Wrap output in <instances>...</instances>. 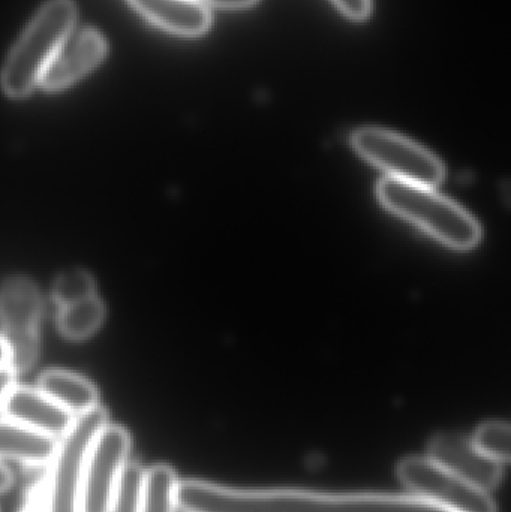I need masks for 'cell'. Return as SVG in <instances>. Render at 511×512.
I'll use <instances>...</instances> for the list:
<instances>
[{
  "label": "cell",
  "instance_id": "obj_2",
  "mask_svg": "<svg viewBox=\"0 0 511 512\" xmlns=\"http://www.w3.org/2000/svg\"><path fill=\"white\" fill-rule=\"evenodd\" d=\"M377 194L389 212L411 222L449 248L470 251L482 240L479 222L467 210L437 194L434 188L386 177L378 185Z\"/></svg>",
  "mask_w": 511,
  "mask_h": 512
},
{
  "label": "cell",
  "instance_id": "obj_4",
  "mask_svg": "<svg viewBox=\"0 0 511 512\" xmlns=\"http://www.w3.org/2000/svg\"><path fill=\"white\" fill-rule=\"evenodd\" d=\"M351 144L366 162L386 171L390 179L435 188L446 176L437 156L395 132L362 128L354 132Z\"/></svg>",
  "mask_w": 511,
  "mask_h": 512
},
{
  "label": "cell",
  "instance_id": "obj_12",
  "mask_svg": "<svg viewBox=\"0 0 511 512\" xmlns=\"http://www.w3.org/2000/svg\"><path fill=\"white\" fill-rule=\"evenodd\" d=\"M57 439L35 432L8 418H0V460L47 466L56 456Z\"/></svg>",
  "mask_w": 511,
  "mask_h": 512
},
{
  "label": "cell",
  "instance_id": "obj_10",
  "mask_svg": "<svg viewBox=\"0 0 511 512\" xmlns=\"http://www.w3.org/2000/svg\"><path fill=\"white\" fill-rule=\"evenodd\" d=\"M2 411L8 420L56 439L69 433L75 420L74 415L45 396L39 388L17 385L6 397Z\"/></svg>",
  "mask_w": 511,
  "mask_h": 512
},
{
  "label": "cell",
  "instance_id": "obj_6",
  "mask_svg": "<svg viewBox=\"0 0 511 512\" xmlns=\"http://www.w3.org/2000/svg\"><path fill=\"white\" fill-rule=\"evenodd\" d=\"M398 477L419 498L450 512H497L485 490L432 462L429 457H407L398 465Z\"/></svg>",
  "mask_w": 511,
  "mask_h": 512
},
{
  "label": "cell",
  "instance_id": "obj_3",
  "mask_svg": "<svg viewBox=\"0 0 511 512\" xmlns=\"http://www.w3.org/2000/svg\"><path fill=\"white\" fill-rule=\"evenodd\" d=\"M75 20L72 0H48L39 9L0 72V86L9 98H24L39 86L48 62L75 27Z\"/></svg>",
  "mask_w": 511,
  "mask_h": 512
},
{
  "label": "cell",
  "instance_id": "obj_18",
  "mask_svg": "<svg viewBox=\"0 0 511 512\" xmlns=\"http://www.w3.org/2000/svg\"><path fill=\"white\" fill-rule=\"evenodd\" d=\"M471 442L480 453L495 462L504 463L510 459V426L504 421H489L482 424Z\"/></svg>",
  "mask_w": 511,
  "mask_h": 512
},
{
  "label": "cell",
  "instance_id": "obj_21",
  "mask_svg": "<svg viewBox=\"0 0 511 512\" xmlns=\"http://www.w3.org/2000/svg\"><path fill=\"white\" fill-rule=\"evenodd\" d=\"M203 2L219 9H243L249 8L258 0H203Z\"/></svg>",
  "mask_w": 511,
  "mask_h": 512
},
{
  "label": "cell",
  "instance_id": "obj_5",
  "mask_svg": "<svg viewBox=\"0 0 511 512\" xmlns=\"http://www.w3.org/2000/svg\"><path fill=\"white\" fill-rule=\"evenodd\" d=\"M44 303L32 279L14 276L0 286V325L15 372L32 369L41 349Z\"/></svg>",
  "mask_w": 511,
  "mask_h": 512
},
{
  "label": "cell",
  "instance_id": "obj_24",
  "mask_svg": "<svg viewBox=\"0 0 511 512\" xmlns=\"http://www.w3.org/2000/svg\"><path fill=\"white\" fill-rule=\"evenodd\" d=\"M29 512H39V511H38V510H36V511H29Z\"/></svg>",
  "mask_w": 511,
  "mask_h": 512
},
{
  "label": "cell",
  "instance_id": "obj_1",
  "mask_svg": "<svg viewBox=\"0 0 511 512\" xmlns=\"http://www.w3.org/2000/svg\"><path fill=\"white\" fill-rule=\"evenodd\" d=\"M176 505L183 512H450L419 496L234 490L195 480L177 483Z\"/></svg>",
  "mask_w": 511,
  "mask_h": 512
},
{
  "label": "cell",
  "instance_id": "obj_19",
  "mask_svg": "<svg viewBox=\"0 0 511 512\" xmlns=\"http://www.w3.org/2000/svg\"><path fill=\"white\" fill-rule=\"evenodd\" d=\"M332 2L350 20H366L372 12V0H332Z\"/></svg>",
  "mask_w": 511,
  "mask_h": 512
},
{
  "label": "cell",
  "instance_id": "obj_7",
  "mask_svg": "<svg viewBox=\"0 0 511 512\" xmlns=\"http://www.w3.org/2000/svg\"><path fill=\"white\" fill-rule=\"evenodd\" d=\"M131 444V435L119 424L105 423L92 436L81 480V512H110L117 481L129 460Z\"/></svg>",
  "mask_w": 511,
  "mask_h": 512
},
{
  "label": "cell",
  "instance_id": "obj_20",
  "mask_svg": "<svg viewBox=\"0 0 511 512\" xmlns=\"http://www.w3.org/2000/svg\"><path fill=\"white\" fill-rule=\"evenodd\" d=\"M17 382V372L11 364H3L0 366V409L5 403L6 397L11 393L12 388Z\"/></svg>",
  "mask_w": 511,
  "mask_h": 512
},
{
  "label": "cell",
  "instance_id": "obj_16",
  "mask_svg": "<svg viewBox=\"0 0 511 512\" xmlns=\"http://www.w3.org/2000/svg\"><path fill=\"white\" fill-rule=\"evenodd\" d=\"M146 469L140 463L126 462L111 501L110 512H140Z\"/></svg>",
  "mask_w": 511,
  "mask_h": 512
},
{
  "label": "cell",
  "instance_id": "obj_22",
  "mask_svg": "<svg viewBox=\"0 0 511 512\" xmlns=\"http://www.w3.org/2000/svg\"><path fill=\"white\" fill-rule=\"evenodd\" d=\"M12 483H14V475H12L11 469L0 460V493L8 492Z\"/></svg>",
  "mask_w": 511,
  "mask_h": 512
},
{
  "label": "cell",
  "instance_id": "obj_11",
  "mask_svg": "<svg viewBox=\"0 0 511 512\" xmlns=\"http://www.w3.org/2000/svg\"><path fill=\"white\" fill-rule=\"evenodd\" d=\"M147 20L174 35L197 38L212 24L209 6L203 0H129Z\"/></svg>",
  "mask_w": 511,
  "mask_h": 512
},
{
  "label": "cell",
  "instance_id": "obj_17",
  "mask_svg": "<svg viewBox=\"0 0 511 512\" xmlns=\"http://www.w3.org/2000/svg\"><path fill=\"white\" fill-rule=\"evenodd\" d=\"M95 294V279L92 274L81 268H72L60 274L53 286V300L59 307L77 303Z\"/></svg>",
  "mask_w": 511,
  "mask_h": 512
},
{
  "label": "cell",
  "instance_id": "obj_23",
  "mask_svg": "<svg viewBox=\"0 0 511 512\" xmlns=\"http://www.w3.org/2000/svg\"><path fill=\"white\" fill-rule=\"evenodd\" d=\"M3 364H9V349L3 337L0 336V366Z\"/></svg>",
  "mask_w": 511,
  "mask_h": 512
},
{
  "label": "cell",
  "instance_id": "obj_15",
  "mask_svg": "<svg viewBox=\"0 0 511 512\" xmlns=\"http://www.w3.org/2000/svg\"><path fill=\"white\" fill-rule=\"evenodd\" d=\"M177 483L176 472L170 465L158 463L146 469L140 512L176 511Z\"/></svg>",
  "mask_w": 511,
  "mask_h": 512
},
{
  "label": "cell",
  "instance_id": "obj_9",
  "mask_svg": "<svg viewBox=\"0 0 511 512\" xmlns=\"http://www.w3.org/2000/svg\"><path fill=\"white\" fill-rule=\"evenodd\" d=\"M428 457L479 489H494L503 478V463L489 459L471 439L456 433H440L429 442Z\"/></svg>",
  "mask_w": 511,
  "mask_h": 512
},
{
  "label": "cell",
  "instance_id": "obj_13",
  "mask_svg": "<svg viewBox=\"0 0 511 512\" xmlns=\"http://www.w3.org/2000/svg\"><path fill=\"white\" fill-rule=\"evenodd\" d=\"M38 388L74 417L92 411L99 405V393L95 385L89 379L68 370H45L39 376Z\"/></svg>",
  "mask_w": 511,
  "mask_h": 512
},
{
  "label": "cell",
  "instance_id": "obj_8",
  "mask_svg": "<svg viewBox=\"0 0 511 512\" xmlns=\"http://www.w3.org/2000/svg\"><path fill=\"white\" fill-rule=\"evenodd\" d=\"M107 54V42L98 30L72 27L42 74L39 86L48 92L66 89L89 74Z\"/></svg>",
  "mask_w": 511,
  "mask_h": 512
},
{
  "label": "cell",
  "instance_id": "obj_14",
  "mask_svg": "<svg viewBox=\"0 0 511 512\" xmlns=\"http://www.w3.org/2000/svg\"><path fill=\"white\" fill-rule=\"evenodd\" d=\"M105 318V306L98 295L84 298L77 303L59 307L57 328L69 340H83L92 336Z\"/></svg>",
  "mask_w": 511,
  "mask_h": 512
}]
</instances>
